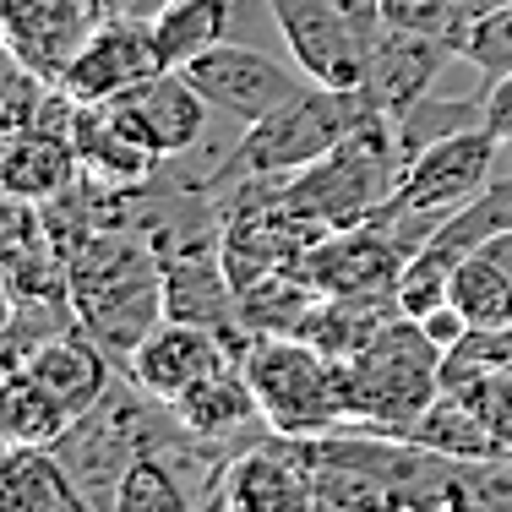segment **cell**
Listing matches in <instances>:
<instances>
[{
	"label": "cell",
	"instance_id": "4fadbf2b",
	"mask_svg": "<svg viewBox=\"0 0 512 512\" xmlns=\"http://www.w3.org/2000/svg\"><path fill=\"white\" fill-rule=\"evenodd\" d=\"M164 316H169V322L207 327L213 338H224L235 360L246 355L251 338H256L251 327H246L240 289H235V278H229V267H224V256H218V246L169 256V262H164Z\"/></svg>",
	"mask_w": 512,
	"mask_h": 512
},
{
	"label": "cell",
	"instance_id": "5b68a950",
	"mask_svg": "<svg viewBox=\"0 0 512 512\" xmlns=\"http://www.w3.org/2000/svg\"><path fill=\"white\" fill-rule=\"evenodd\" d=\"M376 109L365 93H344V88H322V82H311L306 93H300L295 104H284L278 115L256 120L246 126V137L235 142V153H229V164L213 169V180H207V191H224L229 180H273V175H295V169L316 164V158H327L344 137H355V131L371 120Z\"/></svg>",
	"mask_w": 512,
	"mask_h": 512
},
{
	"label": "cell",
	"instance_id": "484cf974",
	"mask_svg": "<svg viewBox=\"0 0 512 512\" xmlns=\"http://www.w3.org/2000/svg\"><path fill=\"white\" fill-rule=\"evenodd\" d=\"M71 425L77 420H71L22 365L6 371V393H0V431H6V447H55Z\"/></svg>",
	"mask_w": 512,
	"mask_h": 512
},
{
	"label": "cell",
	"instance_id": "74e56055",
	"mask_svg": "<svg viewBox=\"0 0 512 512\" xmlns=\"http://www.w3.org/2000/svg\"><path fill=\"white\" fill-rule=\"evenodd\" d=\"M393 512H425V507H393Z\"/></svg>",
	"mask_w": 512,
	"mask_h": 512
},
{
	"label": "cell",
	"instance_id": "d6986e66",
	"mask_svg": "<svg viewBox=\"0 0 512 512\" xmlns=\"http://www.w3.org/2000/svg\"><path fill=\"white\" fill-rule=\"evenodd\" d=\"M22 371H28L33 382H39L44 393H50L55 404L71 414V420H82V414H88L109 393V382L120 376V365L109 360L104 349L82 333V327H71V333L50 338V344L22 365Z\"/></svg>",
	"mask_w": 512,
	"mask_h": 512
},
{
	"label": "cell",
	"instance_id": "d4e9b609",
	"mask_svg": "<svg viewBox=\"0 0 512 512\" xmlns=\"http://www.w3.org/2000/svg\"><path fill=\"white\" fill-rule=\"evenodd\" d=\"M485 126V88L480 93H425V99H414L404 115H393V137H398V153H404V164L414 153H425L431 142L442 137H458V131H474Z\"/></svg>",
	"mask_w": 512,
	"mask_h": 512
},
{
	"label": "cell",
	"instance_id": "3957f363",
	"mask_svg": "<svg viewBox=\"0 0 512 512\" xmlns=\"http://www.w3.org/2000/svg\"><path fill=\"white\" fill-rule=\"evenodd\" d=\"M267 431L316 442V436L349 431V393H344V360L316 349L300 333H256L240 355Z\"/></svg>",
	"mask_w": 512,
	"mask_h": 512
},
{
	"label": "cell",
	"instance_id": "9a60e30c",
	"mask_svg": "<svg viewBox=\"0 0 512 512\" xmlns=\"http://www.w3.org/2000/svg\"><path fill=\"white\" fill-rule=\"evenodd\" d=\"M229 355L224 338H213L207 327H191V322H158L148 338L137 344V355L120 365V376H131V382L142 387V393L164 398V404H175L186 387H197L207 371H218Z\"/></svg>",
	"mask_w": 512,
	"mask_h": 512
},
{
	"label": "cell",
	"instance_id": "f546056e",
	"mask_svg": "<svg viewBox=\"0 0 512 512\" xmlns=\"http://www.w3.org/2000/svg\"><path fill=\"white\" fill-rule=\"evenodd\" d=\"M382 28L447 39V44H458V55H463V33H469L453 0H382Z\"/></svg>",
	"mask_w": 512,
	"mask_h": 512
},
{
	"label": "cell",
	"instance_id": "7402d4cb",
	"mask_svg": "<svg viewBox=\"0 0 512 512\" xmlns=\"http://www.w3.org/2000/svg\"><path fill=\"white\" fill-rule=\"evenodd\" d=\"M393 316H404L393 289H376V295H322V306L311 311V322L300 338H311V344L327 349L333 360H355Z\"/></svg>",
	"mask_w": 512,
	"mask_h": 512
},
{
	"label": "cell",
	"instance_id": "4dcf8cb0",
	"mask_svg": "<svg viewBox=\"0 0 512 512\" xmlns=\"http://www.w3.org/2000/svg\"><path fill=\"white\" fill-rule=\"evenodd\" d=\"M463 60H469L485 82L507 77V71H512V6L480 17L469 33H463Z\"/></svg>",
	"mask_w": 512,
	"mask_h": 512
},
{
	"label": "cell",
	"instance_id": "83f0119b",
	"mask_svg": "<svg viewBox=\"0 0 512 512\" xmlns=\"http://www.w3.org/2000/svg\"><path fill=\"white\" fill-rule=\"evenodd\" d=\"M447 300H453L474 327L512 322V273H502L485 251H474V256H463V262H458Z\"/></svg>",
	"mask_w": 512,
	"mask_h": 512
},
{
	"label": "cell",
	"instance_id": "ba28073f",
	"mask_svg": "<svg viewBox=\"0 0 512 512\" xmlns=\"http://www.w3.org/2000/svg\"><path fill=\"white\" fill-rule=\"evenodd\" d=\"M197 93L213 104V115L235 120L240 131L256 126V120L278 115L284 104H295L300 93L311 88V77L295 66V60H278L267 50H251V44H213L207 55H197L191 66H180Z\"/></svg>",
	"mask_w": 512,
	"mask_h": 512
},
{
	"label": "cell",
	"instance_id": "9c48e42d",
	"mask_svg": "<svg viewBox=\"0 0 512 512\" xmlns=\"http://www.w3.org/2000/svg\"><path fill=\"white\" fill-rule=\"evenodd\" d=\"M164 66V50H158L153 17H137V11H115L99 28L88 33V44L77 50V60L66 66L60 88L77 104H109L120 93H131L137 82L158 77Z\"/></svg>",
	"mask_w": 512,
	"mask_h": 512
},
{
	"label": "cell",
	"instance_id": "cb8c5ba5",
	"mask_svg": "<svg viewBox=\"0 0 512 512\" xmlns=\"http://www.w3.org/2000/svg\"><path fill=\"white\" fill-rule=\"evenodd\" d=\"M229 17H235V0H158L153 33H158V50H164V66L180 71L213 44H224Z\"/></svg>",
	"mask_w": 512,
	"mask_h": 512
},
{
	"label": "cell",
	"instance_id": "ac0fdd59",
	"mask_svg": "<svg viewBox=\"0 0 512 512\" xmlns=\"http://www.w3.org/2000/svg\"><path fill=\"white\" fill-rule=\"evenodd\" d=\"M71 148L82 158V180L104 191H137L158 175V158L115 120L109 104H77L71 115Z\"/></svg>",
	"mask_w": 512,
	"mask_h": 512
},
{
	"label": "cell",
	"instance_id": "30bf717a",
	"mask_svg": "<svg viewBox=\"0 0 512 512\" xmlns=\"http://www.w3.org/2000/svg\"><path fill=\"white\" fill-rule=\"evenodd\" d=\"M229 512H311L316 507V463L306 442L295 436H267L229 453L224 480H218Z\"/></svg>",
	"mask_w": 512,
	"mask_h": 512
},
{
	"label": "cell",
	"instance_id": "6da1fadb",
	"mask_svg": "<svg viewBox=\"0 0 512 512\" xmlns=\"http://www.w3.org/2000/svg\"><path fill=\"white\" fill-rule=\"evenodd\" d=\"M71 311L109 360L126 365L142 338L164 322L158 251L126 224L93 229L82 246H71Z\"/></svg>",
	"mask_w": 512,
	"mask_h": 512
},
{
	"label": "cell",
	"instance_id": "2e32d148",
	"mask_svg": "<svg viewBox=\"0 0 512 512\" xmlns=\"http://www.w3.org/2000/svg\"><path fill=\"white\" fill-rule=\"evenodd\" d=\"M458 55V44L447 39H425V33H393L382 28L371 44V77H365V99H371L376 115H404L414 99H425V93L436 88V77H442Z\"/></svg>",
	"mask_w": 512,
	"mask_h": 512
},
{
	"label": "cell",
	"instance_id": "4316f807",
	"mask_svg": "<svg viewBox=\"0 0 512 512\" xmlns=\"http://www.w3.org/2000/svg\"><path fill=\"white\" fill-rule=\"evenodd\" d=\"M202 507H207V496L186 491L180 463H169L164 453H142L120 474L115 502H109V512H202Z\"/></svg>",
	"mask_w": 512,
	"mask_h": 512
},
{
	"label": "cell",
	"instance_id": "7a4b0ae2",
	"mask_svg": "<svg viewBox=\"0 0 512 512\" xmlns=\"http://www.w3.org/2000/svg\"><path fill=\"white\" fill-rule=\"evenodd\" d=\"M398 175H404V153H398L393 120L371 115L327 158L295 169V175H273V180H278V202L327 235V229H349L382 213Z\"/></svg>",
	"mask_w": 512,
	"mask_h": 512
},
{
	"label": "cell",
	"instance_id": "277c9868",
	"mask_svg": "<svg viewBox=\"0 0 512 512\" xmlns=\"http://www.w3.org/2000/svg\"><path fill=\"white\" fill-rule=\"evenodd\" d=\"M344 393L355 431L409 436L442 398V349L414 316H393L355 360H344Z\"/></svg>",
	"mask_w": 512,
	"mask_h": 512
},
{
	"label": "cell",
	"instance_id": "e0dca14e",
	"mask_svg": "<svg viewBox=\"0 0 512 512\" xmlns=\"http://www.w3.org/2000/svg\"><path fill=\"white\" fill-rule=\"evenodd\" d=\"M175 420L186 425L191 436H202V442H240V436H251L262 420V404H256V387L246 376V365L240 360H224L218 371H207L197 387H186V393L175 398ZM229 453H240V447H229Z\"/></svg>",
	"mask_w": 512,
	"mask_h": 512
},
{
	"label": "cell",
	"instance_id": "f1b7e54d",
	"mask_svg": "<svg viewBox=\"0 0 512 512\" xmlns=\"http://www.w3.org/2000/svg\"><path fill=\"white\" fill-rule=\"evenodd\" d=\"M491 371H512V322L469 327L442 355V393H463Z\"/></svg>",
	"mask_w": 512,
	"mask_h": 512
},
{
	"label": "cell",
	"instance_id": "d6a6232c",
	"mask_svg": "<svg viewBox=\"0 0 512 512\" xmlns=\"http://www.w3.org/2000/svg\"><path fill=\"white\" fill-rule=\"evenodd\" d=\"M414 322H420V327H425V333H431V344H436V349H442V355H447V349H453V344H458V338H463V333H469V327H474V322H469V316H463V311L453 306V300H442V306H436V311H425V316H414Z\"/></svg>",
	"mask_w": 512,
	"mask_h": 512
},
{
	"label": "cell",
	"instance_id": "1f68e13d",
	"mask_svg": "<svg viewBox=\"0 0 512 512\" xmlns=\"http://www.w3.org/2000/svg\"><path fill=\"white\" fill-rule=\"evenodd\" d=\"M463 398H469V404L485 414V425H491V431L502 436V447L512 453V371L480 376L474 387H463Z\"/></svg>",
	"mask_w": 512,
	"mask_h": 512
},
{
	"label": "cell",
	"instance_id": "52a82bcc",
	"mask_svg": "<svg viewBox=\"0 0 512 512\" xmlns=\"http://www.w3.org/2000/svg\"><path fill=\"white\" fill-rule=\"evenodd\" d=\"M273 17L278 39H284L289 60L322 88L365 93L371 77V33L349 17L338 0H262Z\"/></svg>",
	"mask_w": 512,
	"mask_h": 512
},
{
	"label": "cell",
	"instance_id": "44dd1931",
	"mask_svg": "<svg viewBox=\"0 0 512 512\" xmlns=\"http://www.w3.org/2000/svg\"><path fill=\"white\" fill-rule=\"evenodd\" d=\"M0 512H99L66 474L55 447H6L0 463Z\"/></svg>",
	"mask_w": 512,
	"mask_h": 512
},
{
	"label": "cell",
	"instance_id": "7c38bea8",
	"mask_svg": "<svg viewBox=\"0 0 512 512\" xmlns=\"http://www.w3.org/2000/svg\"><path fill=\"white\" fill-rule=\"evenodd\" d=\"M109 109H115V120L158 158V164H164V158H186L202 142L207 115H213V104L197 93V82H191L186 71H158V77L137 82L131 93L109 99Z\"/></svg>",
	"mask_w": 512,
	"mask_h": 512
},
{
	"label": "cell",
	"instance_id": "d590c367",
	"mask_svg": "<svg viewBox=\"0 0 512 512\" xmlns=\"http://www.w3.org/2000/svg\"><path fill=\"white\" fill-rule=\"evenodd\" d=\"M311 512H355V507H344V502H327V496H316V507Z\"/></svg>",
	"mask_w": 512,
	"mask_h": 512
},
{
	"label": "cell",
	"instance_id": "8992f818",
	"mask_svg": "<svg viewBox=\"0 0 512 512\" xmlns=\"http://www.w3.org/2000/svg\"><path fill=\"white\" fill-rule=\"evenodd\" d=\"M496 169H502V142H496L485 126L442 137V142H431L425 153H414L404 164L393 197H387V207L376 218H387L393 235L404 240L409 256H414L436 235L442 218H453L463 202H474L485 186H491Z\"/></svg>",
	"mask_w": 512,
	"mask_h": 512
},
{
	"label": "cell",
	"instance_id": "ffe728a7",
	"mask_svg": "<svg viewBox=\"0 0 512 512\" xmlns=\"http://www.w3.org/2000/svg\"><path fill=\"white\" fill-rule=\"evenodd\" d=\"M77 180H82V158L66 131H50V126L6 131V148H0V186H6V197L44 207L60 191H71Z\"/></svg>",
	"mask_w": 512,
	"mask_h": 512
},
{
	"label": "cell",
	"instance_id": "8d00e7d4",
	"mask_svg": "<svg viewBox=\"0 0 512 512\" xmlns=\"http://www.w3.org/2000/svg\"><path fill=\"white\" fill-rule=\"evenodd\" d=\"M502 158H507V164H512V142H502Z\"/></svg>",
	"mask_w": 512,
	"mask_h": 512
},
{
	"label": "cell",
	"instance_id": "603a6c76",
	"mask_svg": "<svg viewBox=\"0 0 512 512\" xmlns=\"http://www.w3.org/2000/svg\"><path fill=\"white\" fill-rule=\"evenodd\" d=\"M409 442L431 447V453H447V458H463V463H496V458H512L502 447V436L485 425V414L469 404L463 393H442L431 409L414 420Z\"/></svg>",
	"mask_w": 512,
	"mask_h": 512
},
{
	"label": "cell",
	"instance_id": "e575fe53",
	"mask_svg": "<svg viewBox=\"0 0 512 512\" xmlns=\"http://www.w3.org/2000/svg\"><path fill=\"white\" fill-rule=\"evenodd\" d=\"M458 6V17H463V28H474L480 17H491V11H502V6H512V0H453Z\"/></svg>",
	"mask_w": 512,
	"mask_h": 512
},
{
	"label": "cell",
	"instance_id": "5bb4252c",
	"mask_svg": "<svg viewBox=\"0 0 512 512\" xmlns=\"http://www.w3.org/2000/svg\"><path fill=\"white\" fill-rule=\"evenodd\" d=\"M104 17L109 0H6V50L28 71L60 82Z\"/></svg>",
	"mask_w": 512,
	"mask_h": 512
},
{
	"label": "cell",
	"instance_id": "8fae6325",
	"mask_svg": "<svg viewBox=\"0 0 512 512\" xmlns=\"http://www.w3.org/2000/svg\"><path fill=\"white\" fill-rule=\"evenodd\" d=\"M409 262V246L393 235L387 218H365L349 229H327L306 251L300 278L322 295H376V289H398V273Z\"/></svg>",
	"mask_w": 512,
	"mask_h": 512
},
{
	"label": "cell",
	"instance_id": "836d02e7",
	"mask_svg": "<svg viewBox=\"0 0 512 512\" xmlns=\"http://www.w3.org/2000/svg\"><path fill=\"white\" fill-rule=\"evenodd\" d=\"M485 131L496 142H512V71L485 82Z\"/></svg>",
	"mask_w": 512,
	"mask_h": 512
}]
</instances>
